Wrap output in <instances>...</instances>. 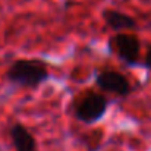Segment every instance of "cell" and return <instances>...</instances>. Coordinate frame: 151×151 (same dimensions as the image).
Segmentation results:
<instances>
[{
	"mask_svg": "<svg viewBox=\"0 0 151 151\" xmlns=\"http://www.w3.org/2000/svg\"><path fill=\"white\" fill-rule=\"evenodd\" d=\"M7 79L24 88H37L49 79L46 63L38 59H19L7 69Z\"/></svg>",
	"mask_w": 151,
	"mask_h": 151,
	"instance_id": "6da1fadb",
	"label": "cell"
},
{
	"mask_svg": "<svg viewBox=\"0 0 151 151\" xmlns=\"http://www.w3.org/2000/svg\"><path fill=\"white\" fill-rule=\"evenodd\" d=\"M107 106L109 100L106 96L97 94V93H91L87 94L82 100L79 101L75 107V117L84 123H96L107 111Z\"/></svg>",
	"mask_w": 151,
	"mask_h": 151,
	"instance_id": "7a4b0ae2",
	"label": "cell"
},
{
	"mask_svg": "<svg viewBox=\"0 0 151 151\" xmlns=\"http://www.w3.org/2000/svg\"><path fill=\"white\" fill-rule=\"evenodd\" d=\"M109 47L116 56L126 65L135 66L138 63L139 50H141V43L138 37L132 34H125V32H117L109 40Z\"/></svg>",
	"mask_w": 151,
	"mask_h": 151,
	"instance_id": "3957f363",
	"label": "cell"
},
{
	"mask_svg": "<svg viewBox=\"0 0 151 151\" xmlns=\"http://www.w3.org/2000/svg\"><path fill=\"white\" fill-rule=\"evenodd\" d=\"M96 84L103 93L114 94L117 97H128L132 91L129 79L116 70H101L96 76Z\"/></svg>",
	"mask_w": 151,
	"mask_h": 151,
	"instance_id": "277c9868",
	"label": "cell"
},
{
	"mask_svg": "<svg viewBox=\"0 0 151 151\" xmlns=\"http://www.w3.org/2000/svg\"><path fill=\"white\" fill-rule=\"evenodd\" d=\"M10 138L16 151H38L35 138L21 123H15L10 128Z\"/></svg>",
	"mask_w": 151,
	"mask_h": 151,
	"instance_id": "5b68a950",
	"label": "cell"
},
{
	"mask_svg": "<svg viewBox=\"0 0 151 151\" xmlns=\"http://www.w3.org/2000/svg\"><path fill=\"white\" fill-rule=\"evenodd\" d=\"M106 25L117 32L125 31V29H134L137 27V22L132 16L120 12V10H113V9H107L101 13Z\"/></svg>",
	"mask_w": 151,
	"mask_h": 151,
	"instance_id": "8992f818",
	"label": "cell"
},
{
	"mask_svg": "<svg viewBox=\"0 0 151 151\" xmlns=\"http://www.w3.org/2000/svg\"><path fill=\"white\" fill-rule=\"evenodd\" d=\"M144 66H145L147 69H150V70H151V47L148 49V51H147V56H145V62H144Z\"/></svg>",
	"mask_w": 151,
	"mask_h": 151,
	"instance_id": "52a82bcc",
	"label": "cell"
}]
</instances>
